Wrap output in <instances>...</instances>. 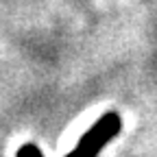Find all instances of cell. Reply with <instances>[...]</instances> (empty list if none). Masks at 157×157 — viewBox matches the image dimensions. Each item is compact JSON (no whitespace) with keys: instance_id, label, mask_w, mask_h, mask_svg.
<instances>
[{"instance_id":"obj_1","label":"cell","mask_w":157,"mask_h":157,"mask_svg":"<svg viewBox=\"0 0 157 157\" xmlns=\"http://www.w3.org/2000/svg\"><path fill=\"white\" fill-rule=\"evenodd\" d=\"M120 127H122V122L118 113H105L103 118H98V122L78 140L74 151L68 153L66 157H96L111 137L118 135Z\"/></svg>"},{"instance_id":"obj_2","label":"cell","mask_w":157,"mask_h":157,"mask_svg":"<svg viewBox=\"0 0 157 157\" xmlns=\"http://www.w3.org/2000/svg\"><path fill=\"white\" fill-rule=\"evenodd\" d=\"M17 157H44V155H42V151H39L37 146H33V144H26V146H22V148H20Z\"/></svg>"}]
</instances>
